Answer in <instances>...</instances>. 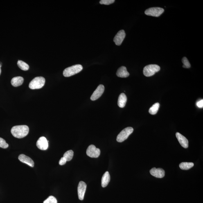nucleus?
Segmentation results:
<instances>
[{"label":"nucleus","instance_id":"obj_6","mask_svg":"<svg viewBox=\"0 0 203 203\" xmlns=\"http://www.w3.org/2000/svg\"><path fill=\"white\" fill-rule=\"evenodd\" d=\"M164 11V9L159 7H152L145 10V14L146 15L158 17L163 13Z\"/></svg>","mask_w":203,"mask_h":203},{"label":"nucleus","instance_id":"obj_25","mask_svg":"<svg viewBox=\"0 0 203 203\" xmlns=\"http://www.w3.org/2000/svg\"><path fill=\"white\" fill-rule=\"evenodd\" d=\"M8 144L6 143L5 140L0 137V148L6 149L8 148Z\"/></svg>","mask_w":203,"mask_h":203},{"label":"nucleus","instance_id":"obj_5","mask_svg":"<svg viewBox=\"0 0 203 203\" xmlns=\"http://www.w3.org/2000/svg\"><path fill=\"white\" fill-rule=\"evenodd\" d=\"M134 129L132 127H126L123 129L117 137V141L118 142H122L125 141L129 137V135L133 132Z\"/></svg>","mask_w":203,"mask_h":203},{"label":"nucleus","instance_id":"obj_3","mask_svg":"<svg viewBox=\"0 0 203 203\" xmlns=\"http://www.w3.org/2000/svg\"><path fill=\"white\" fill-rule=\"evenodd\" d=\"M45 83V79L42 76L35 77L30 82V89H40L44 87Z\"/></svg>","mask_w":203,"mask_h":203},{"label":"nucleus","instance_id":"obj_1","mask_svg":"<svg viewBox=\"0 0 203 203\" xmlns=\"http://www.w3.org/2000/svg\"><path fill=\"white\" fill-rule=\"evenodd\" d=\"M11 131L14 137L21 139L28 134L29 128L27 126L25 125L16 126L12 127Z\"/></svg>","mask_w":203,"mask_h":203},{"label":"nucleus","instance_id":"obj_17","mask_svg":"<svg viewBox=\"0 0 203 203\" xmlns=\"http://www.w3.org/2000/svg\"><path fill=\"white\" fill-rule=\"evenodd\" d=\"M110 181V176L108 172H106L102 176L101 180V185L103 187H105L108 184Z\"/></svg>","mask_w":203,"mask_h":203},{"label":"nucleus","instance_id":"obj_28","mask_svg":"<svg viewBox=\"0 0 203 203\" xmlns=\"http://www.w3.org/2000/svg\"><path fill=\"white\" fill-rule=\"evenodd\" d=\"M196 105L199 108H203V100L202 99L196 103Z\"/></svg>","mask_w":203,"mask_h":203},{"label":"nucleus","instance_id":"obj_27","mask_svg":"<svg viewBox=\"0 0 203 203\" xmlns=\"http://www.w3.org/2000/svg\"><path fill=\"white\" fill-rule=\"evenodd\" d=\"M66 162H67V161H66V159L64 157H62L61 158L60 161H59V164L60 165H61V166H62V165L65 164Z\"/></svg>","mask_w":203,"mask_h":203},{"label":"nucleus","instance_id":"obj_11","mask_svg":"<svg viewBox=\"0 0 203 203\" xmlns=\"http://www.w3.org/2000/svg\"><path fill=\"white\" fill-rule=\"evenodd\" d=\"M36 145L39 150H46L48 148V141L44 136H42L38 140Z\"/></svg>","mask_w":203,"mask_h":203},{"label":"nucleus","instance_id":"obj_8","mask_svg":"<svg viewBox=\"0 0 203 203\" xmlns=\"http://www.w3.org/2000/svg\"><path fill=\"white\" fill-rule=\"evenodd\" d=\"M105 90V87L103 85H99L91 97V100L92 101L98 99L103 94Z\"/></svg>","mask_w":203,"mask_h":203},{"label":"nucleus","instance_id":"obj_14","mask_svg":"<svg viewBox=\"0 0 203 203\" xmlns=\"http://www.w3.org/2000/svg\"><path fill=\"white\" fill-rule=\"evenodd\" d=\"M20 161L23 163H25L31 167H34L35 166V163L31 158L28 157L24 154H21L19 155L18 157Z\"/></svg>","mask_w":203,"mask_h":203},{"label":"nucleus","instance_id":"obj_2","mask_svg":"<svg viewBox=\"0 0 203 203\" xmlns=\"http://www.w3.org/2000/svg\"><path fill=\"white\" fill-rule=\"evenodd\" d=\"M83 69V67L80 64H76L66 68L63 71L64 76L68 77L77 74Z\"/></svg>","mask_w":203,"mask_h":203},{"label":"nucleus","instance_id":"obj_10","mask_svg":"<svg viewBox=\"0 0 203 203\" xmlns=\"http://www.w3.org/2000/svg\"><path fill=\"white\" fill-rule=\"evenodd\" d=\"M125 36L126 34L124 30H120L117 34L113 41L115 43L116 45L120 46L123 42Z\"/></svg>","mask_w":203,"mask_h":203},{"label":"nucleus","instance_id":"obj_7","mask_svg":"<svg viewBox=\"0 0 203 203\" xmlns=\"http://www.w3.org/2000/svg\"><path fill=\"white\" fill-rule=\"evenodd\" d=\"M86 154L89 157L97 158L99 157L100 150V149L97 148L95 145H91L88 147Z\"/></svg>","mask_w":203,"mask_h":203},{"label":"nucleus","instance_id":"obj_4","mask_svg":"<svg viewBox=\"0 0 203 203\" xmlns=\"http://www.w3.org/2000/svg\"><path fill=\"white\" fill-rule=\"evenodd\" d=\"M160 70V67L156 64H150L144 68L143 74L146 77L152 76Z\"/></svg>","mask_w":203,"mask_h":203},{"label":"nucleus","instance_id":"obj_22","mask_svg":"<svg viewBox=\"0 0 203 203\" xmlns=\"http://www.w3.org/2000/svg\"><path fill=\"white\" fill-rule=\"evenodd\" d=\"M73 154H74V152L73 150H69L65 153L63 157L66 159L67 161H70L72 159Z\"/></svg>","mask_w":203,"mask_h":203},{"label":"nucleus","instance_id":"obj_23","mask_svg":"<svg viewBox=\"0 0 203 203\" xmlns=\"http://www.w3.org/2000/svg\"><path fill=\"white\" fill-rule=\"evenodd\" d=\"M182 62L183 63V67L184 68H190L191 67V65L190 63L187 58L186 57H184L182 59Z\"/></svg>","mask_w":203,"mask_h":203},{"label":"nucleus","instance_id":"obj_13","mask_svg":"<svg viewBox=\"0 0 203 203\" xmlns=\"http://www.w3.org/2000/svg\"><path fill=\"white\" fill-rule=\"evenodd\" d=\"M176 136L181 146L184 148H187L188 147V141L187 138L179 132L176 133Z\"/></svg>","mask_w":203,"mask_h":203},{"label":"nucleus","instance_id":"obj_21","mask_svg":"<svg viewBox=\"0 0 203 203\" xmlns=\"http://www.w3.org/2000/svg\"><path fill=\"white\" fill-rule=\"evenodd\" d=\"M17 65L23 71H27L29 69V66L28 65L22 61H18Z\"/></svg>","mask_w":203,"mask_h":203},{"label":"nucleus","instance_id":"obj_12","mask_svg":"<svg viewBox=\"0 0 203 203\" xmlns=\"http://www.w3.org/2000/svg\"><path fill=\"white\" fill-rule=\"evenodd\" d=\"M150 173L154 177L159 178L164 177L165 174L164 170L160 168H153L150 170Z\"/></svg>","mask_w":203,"mask_h":203},{"label":"nucleus","instance_id":"obj_24","mask_svg":"<svg viewBox=\"0 0 203 203\" xmlns=\"http://www.w3.org/2000/svg\"><path fill=\"white\" fill-rule=\"evenodd\" d=\"M43 203H57V201L55 197L51 196L45 200Z\"/></svg>","mask_w":203,"mask_h":203},{"label":"nucleus","instance_id":"obj_15","mask_svg":"<svg viewBox=\"0 0 203 203\" xmlns=\"http://www.w3.org/2000/svg\"><path fill=\"white\" fill-rule=\"evenodd\" d=\"M116 75L120 78H127L129 75V73L127 71V68L125 66H122L118 70Z\"/></svg>","mask_w":203,"mask_h":203},{"label":"nucleus","instance_id":"obj_29","mask_svg":"<svg viewBox=\"0 0 203 203\" xmlns=\"http://www.w3.org/2000/svg\"><path fill=\"white\" fill-rule=\"evenodd\" d=\"M2 67V64L0 62V75H1V67Z\"/></svg>","mask_w":203,"mask_h":203},{"label":"nucleus","instance_id":"obj_26","mask_svg":"<svg viewBox=\"0 0 203 203\" xmlns=\"http://www.w3.org/2000/svg\"><path fill=\"white\" fill-rule=\"evenodd\" d=\"M114 0H101L99 3L101 4L109 5L114 3Z\"/></svg>","mask_w":203,"mask_h":203},{"label":"nucleus","instance_id":"obj_20","mask_svg":"<svg viewBox=\"0 0 203 203\" xmlns=\"http://www.w3.org/2000/svg\"><path fill=\"white\" fill-rule=\"evenodd\" d=\"M159 103H156L154 104L149 109V113L150 114L152 115H155L157 114L159 109Z\"/></svg>","mask_w":203,"mask_h":203},{"label":"nucleus","instance_id":"obj_9","mask_svg":"<svg viewBox=\"0 0 203 203\" xmlns=\"http://www.w3.org/2000/svg\"><path fill=\"white\" fill-rule=\"evenodd\" d=\"M87 188V185L83 181H80L78 187V195L79 199L82 201L84 199V195Z\"/></svg>","mask_w":203,"mask_h":203},{"label":"nucleus","instance_id":"obj_16","mask_svg":"<svg viewBox=\"0 0 203 203\" xmlns=\"http://www.w3.org/2000/svg\"><path fill=\"white\" fill-rule=\"evenodd\" d=\"M127 97L125 93H122L118 97V107L123 108L125 107L127 102Z\"/></svg>","mask_w":203,"mask_h":203},{"label":"nucleus","instance_id":"obj_18","mask_svg":"<svg viewBox=\"0 0 203 203\" xmlns=\"http://www.w3.org/2000/svg\"><path fill=\"white\" fill-rule=\"evenodd\" d=\"M24 79L21 76L14 77L12 79L11 83L14 87H17L20 86L23 83Z\"/></svg>","mask_w":203,"mask_h":203},{"label":"nucleus","instance_id":"obj_19","mask_svg":"<svg viewBox=\"0 0 203 203\" xmlns=\"http://www.w3.org/2000/svg\"><path fill=\"white\" fill-rule=\"evenodd\" d=\"M193 166V163L191 162H182L179 164V167L183 170H189Z\"/></svg>","mask_w":203,"mask_h":203}]
</instances>
